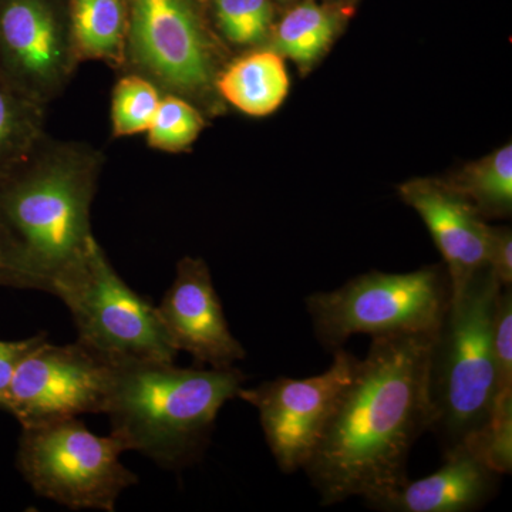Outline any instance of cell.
<instances>
[{
  "label": "cell",
  "instance_id": "cell-1",
  "mask_svg": "<svg viewBox=\"0 0 512 512\" xmlns=\"http://www.w3.org/2000/svg\"><path fill=\"white\" fill-rule=\"evenodd\" d=\"M434 333L375 336L343 387L303 471L325 507L372 500L407 480L416 441L431 429Z\"/></svg>",
  "mask_w": 512,
  "mask_h": 512
},
{
  "label": "cell",
  "instance_id": "cell-12",
  "mask_svg": "<svg viewBox=\"0 0 512 512\" xmlns=\"http://www.w3.org/2000/svg\"><path fill=\"white\" fill-rule=\"evenodd\" d=\"M156 308L174 348L190 353L198 365L229 369L247 357L229 330L204 259L184 256L178 262L173 284Z\"/></svg>",
  "mask_w": 512,
  "mask_h": 512
},
{
  "label": "cell",
  "instance_id": "cell-13",
  "mask_svg": "<svg viewBox=\"0 0 512 512\" xmlns=\"http://www.w3.org/2000/svg\"><path fill=\"white\" fill-rule=\"evenodd\" d=\"M400 195L420 215L444 258L451 295L487 266L490 225L451 185L430 180L403 184Z\"/></svg>",
  "mask_w": 512,
  "mask_h": 512
},
{
  "label": "cell",
  "instance_id": "cell-3",
  "mask_svg": "<svg viewBox=\"0 0 512 512\" xmlns=\"http://www.w3.org/2000/svg\"><path fill=\"white\" fill-rule=\"evenodd\" d=\"M245 376L237 367H177L143 362L114 366L104 414L124 451L180 470L200 460L222 407L238 396Z\"/></svg>",
  "mask_w": 512,
  "mask_h": 512
},
{
  "label": "cell",
  "instance_id": "cell-5",
  "mask_svg": "<svg viewBox=\"0 0 512 512\" xmlns=\"http://www.w3.org/2000/svg\"><path fill=\"white\" fill-rule=\"evenodd\" d=\"M224 50L195 0H127L120 73H134L161 94L190 101L202 114L220 106L217 79Z\"/></svg>",
  "mask_w": 512,
  "mask_h": 512
},
{
  "label": "cell",
  "instance_id": "cell-19",
  "mask_svg": "<svg viewBox=\"0 0 512 512\" xmlns=\"http://www.w3.org/2000/svg\"><path fill=\"white\" fill-rule=\"evenodd\" d=\"M478 212L493 215L510 214L512 205V147L495 151L490 157L468 167L456 185Z\"/></svg>",
  "mask_w": 512,
  "mask_h": 512
},
{
  "label": "cell",
  "instance_id": "cell-10",
  "mask_svg": "<svg viewBox=\"0 0 512 512\" xmlns=\"http://www.w3.org/2000/svg\"><path fill=\"white\" fill-rule=\"evenodd\" d=\"M80 63L69 2L0 0V79L15 92L47 109Z\"/></svg>",
  "mask_w": 512,
  "mask_h": 512
},
{
  "label": "cell",
  "instance_id": "cell-4",
  "mask_svg": "<svg viewBox=\"0 0 512 512\" xmlns=\"http://www.w3.org/2000/svg\"><path fill=\"white\" fill-rule=\"evenodd\" d=\"M501 285L484 266L456 295L431 340V429L443 454L490 419L498 396L493 320Z\"/></svg>",
  "mask_w": 512,
  "mask_h": 512
},
{
  "label": "cell",
  "instance_id": "cell-24",
  "mask_svg": "<svg viewBox=\"0 0 512 512\" xmlns=\"http://www.w3.org/2000/svg\"><path fill=\"white\" fill-rule=\"evenodd\" d=\"M493 350L498 393H512V288L501 286L493 320Z\"/></svg>",
  "mask_w": 512,
  "mask_h": 512
},
{
  "label": "cell",
  "instance_id": "cell-25",
  "mask_svg": "<svg viewBox=\"0 0 512 512\" xmlns=\"http://www.w3.org/2000/svg\"><path fill=\"white\" fill-rule=\"evenodd\" d=\"M487 266L501 286L512 284V237L507 228L490 227Z\"/></svg>",
  "mask_w": 512,
  "mask_h": 512
},
{
  "label": "cell",
  "instance_id": "cell-14",
  "mask_svg": "<svg viewBox=\"0 0 512 512\" xmlns=\"http://www.w3.org/2000/svg\"><path fill=\"white\" fill-rule=\"evenodd\" d=\"M500 474L485 467L466 447L444 454V463L430 476L404 483L363 501L382 512H473L497 494Z\"/></svg>",
  "mask_w": 512,
  "mask_h": 512
},
{
  "label": "cell",
  "instance_id": "cell-2",
  "mask_svg": "<svg viewBox=\"0 0 512 512\" xmlns=\"http://www.w3.org/2000/svg\"><path fill=\"white\" fill-rule=\"evenodd\" d=\"M106 157L45 136L0 175V286L55 292L92 244V207Z\"/></svg>",
  "mask_w": 512,
  "mask_h": 512
},
{
  "label": "cell",
  "instance_id": "cell-16",
  "mask_svg": "<svg viewBox=\"0 0 512 512\" xmlns=\"http://www.w3.org/2000/svg\"><path fill=\"white\" fill-rule=\"evenodd\" d=\"M80 62H104L120 73L127 33V0H69Z\"/></svg>",
  "mask_w": 512,
  "mask_h": 512
},
{
  "label": "cell",
  "instance_id": "cell-15",
  "mask_svg": "<svg viewBox=\"0 0 512 512\" xmlns=\"http://www.w3.org/2000/svg\"><path fill=\"white\" fill-rule=\"evenodd\" d=\"M217 92L248 116H269L288 96L289 76L284 60L272 50L238 57L221 70Z\"/></svg>",
  "mask_w": 512,
  "mask_h": 512
},
{
  "label": "cell",
  "instance_id": "cell-18",
  "mask_svg": "<svg viewBox=\"0 0 512 512\" xmlns=\"http://www.w3.org/2000/svg\"><path fill=\"white\" fill-rule=\"evenodd\" d=\"M336 18L320 6L306 3L291 10L276 29L275 46L301 66H308L330 45Z\"/></svg>",
  "mask_w": 512,
  "mask_h": 512
},
{
  "label": "cell",
  "instance_id": "cell-26",
  "mask_svg": "<svg viewBox=\"0 0 512 512\" xmlns=\"http://www.w3.org/2000/svg\"><path fill=\"white\" fill-rule=\"evenodd\" d=\"M43 338L45 335H36L30 339L19 340V342H0V407H2L3 397L8 390L16 366L22 357Z\"/></svg>",
  "mask_w": 512,
  "mask_h": 512
},
{
  "label": "cell",
  "instance_id": "cell-23",
  "mask_svg": "<svg viewBox=\"0 0 512 512\" xmlns=\"http://www.w3.org/2000/svg\"><path fill=\"white\" fill-rule=\"evenodd\" d=\"M218 28L235 45H254L266 36L272 22L269 0H215Z\"/></svg>",
  "mask_w": 512,
  "mask_h": 512
},
{
  "label": "cell",
  "instance_id": "cell-6",
  "mask_svg": "<svg viewBox=\"0 0 512 512\" xmlns=\"http://www.w3.org/2000/svg\"><path fill=\"white\" fill-rule=\"evenodd\" d=\"M451 299L443 266H426L407 274L369 272L333 291L305 299L313 333L333 353L356 335L434 333Z\"/></svg>",
  "mask_w": 512,
  "mask_h": 512
},
{
  "label": "cell",
  "instance_id": "cell-17",
  "mask_svg": "<svg viewBox=\"0 0 512 512\" xmlns=\"http://www.w3.org/2000/svg\"><path fill=\"white\" fill-rule=\"evenodd\" d=\"M46 107L0 79V175L22 160L46 134Z\"/></svg>",
  "mask_w": 512,
  "mask_h": 512
},
{
  "label": "cell",
  "instance_id": "cell-20",
  "mask_svg": "<svg viewBox=\"0 0 512 512\" xmlns=\"http://www.w3.org/2000/svg\"><path fill=\"white\" fill-rule=\"evenodd\" d=\"M163 94L144 77L120 73L111 93V133L113 137L146 133L156 116Z\"/></svg>",
  "mask_w": 512,
  "mask_h": 512
},
{
  "label": "cell",
  "instance_id": "cell-21",
  "mask_svg": "<svg viewBox=\"0 0 512 512\" xmlns=\"http://www.w3.org/2000/svg\"><path fill=\"white\" fill-rule=\"evenodd\" d=\"M205 116L190 101L165 94L148 127L147 144L164 153H181L200 137Z\"/></svg>",
  "mask_w": 512,
  "mask_h": 512
},
{
  "label": "cell",
  "instance_id": "cell-22",
  "mask_svg": "<svg viewBox=\"0 0 512 512\" xmlns=\"http://www.w3.org/2000/svg\"><path fill=\"white\" fill-rule=\"evenodd\" d=\"M464 447L494 473L511 474L512 393L498 396L490 419L468 437Z\"/></svg>",
  "mask_w": 512,
  "mask_h": 512
},
{
  "label": "cell",
  "instance_id": "cell-9",
  "mask_svg": "<svg viewBox=\"0 0 512 512\" xmlns=\"http://www.w3.org/2000/svg\"><path fill=\"white\" fill-rule=\"evenodd\" d=\"M114 366L79 340L53 345L45 336L16 366L2 407L23 429L104 414Z\"/></svg>",
  "mask_w": 512,
  "mask_h": 512
},
{
  "label": "cell",
  "instance_id": "cell-7",
  "mask_svg": "<svg viewBox=\"0 0 512 512\" xmlns=\"http://www.w3.org/2000/svg\"><path fill=\"white\" fill-rule=\"evenodd\" d=\"M53 295L69 309L77 340L113 365L175 363L178 350L156 306L123 281L96 237L82 261L57 282Z\"/></svg>",
  "mask_w": 512,
  "mask_h": 512
},
{
  "label": "cell",
  "instance_id": "cell-11",
  "mask_svg": "<svg viewBox=\"0 0 512 512\" xmlns=\"http://www.w3.org/2000/svg\"><path fill=\"white\" fill-rule=\"evenodd\" d=\"M357 362L359 357L342 348L320 375L278 377L239 389L237 397L258 410L266 444L282 473H298L308 464Z\"/></svg>",
  "mask_w": 512,
  "mask_h": 512
},
{
  "label": "cell",
  "instance_id": "cell-8",
  "mask_svg": "<svg viewBox=\"0 0 512 512\" xmlns=\"http://www.w3.org/2000/svg\"><path fill=\"white\" fill-rule=\"evenodd\" d=\"M113 436L92 433L80 419L25 427L19 468L40 497L72 510L116 511L117 500L138 478L120 457Z\"/></svg>",
  "mask_w": 512,
  "mask_h": 512
}]
</instances>
